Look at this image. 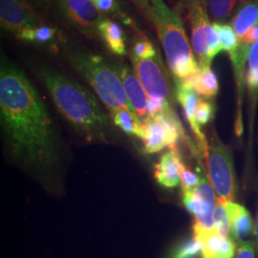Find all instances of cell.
Masks as SVG:
<instances>
[{
	"mask_svg": "<svg viewBox=\"0 0 258 258\" xmlns=\"http://www.w3.org/2000/svg\"><path fill=\"white\" fill-rule=\"evenodd\" d=\"M0 116L6 146L19 165L42 179L55 173L60 152L46 106L25 74L3 57Z\"/></svg>",
	"mask_w": 258,
	"mask_h": 258,
	"instance_id": "cell-1",
	"label": "cell"
},
{
	"mask_svg": "<svg viewBox=\"0 0 258 258\" xmlns=\"http://www.w3.org/2000/svg\"><path fill=\"white\" fill-rule=\"evenodd\" d=\"M37 77L50 94L55 107L89 143L103 142L109 119L92 93L80 83L49 66H40Z\"/></svg>",
	"mask_w": 258,
	"mask_h": 258,
	"instance_id": "cell-2",
	"label": "cell"
},
{
	"mask_svg": "<svg viewBox=\"0 0 258 258\" xmlns=\"http://www.w3.org/2000/svg\"><path fill=\"white\" fill-rule=\"evenodd\" d=\"M150 20L156 27L174 83L184 81L199 68L180 15L165 0H149Z\"/></svg>",
	"mask_w": 258,
	"mask_h": 258,
	"instance_id": "cell-3",
	"label": "cell"
},
{
	"mask_svg": "<svg viewBox=\"0 0 258 258\" xmlns=\"http://www.w3.org/2000/svg\"><path fill=\"white\" fill-rule=\"evenodd\" d=\"M64 54L67 61L92 87L110 113L121 108L132 109L120 78L111 63L74 44L65 47Z\"/></svg>",
	"mask_w": 258,
	"mask_h": 258,
	"instance_id": "cell-4",
	"label": "cell"
},
{
	"mask_svg": "<svg viewBox=\"0 0 258 258\" xmlns=\"http://www.w3.org/2000/svg\"><path fill=\"white\" fill-rule=\"evenodd\" d=\"M191 28V47L198 64H212L221 53L217 34L211 23L208 0H181Z\"/></svg>",
	"mask_w": 258,
	"mask_h": 258,
	"instance_id": "cell-5",
	"label": "cell"
},
{
	"mask_svg": "<svg viewBox=\"0 0 258 258\" xmlns=\"http://www.w3.org/2000/svg\"><path fill=\"white\" fill-rule=\"evenodd\" d=\"M208 170L212 187L219 200L234 202L236 196V182L231 150L215 140L209 147Z\"/></svg>",
	"mask_w": 258,
	"mask_h": 258,
	"instance_id": "cell-6",
	"label": "cell"
},
{
	"mask_svg": "<svg viewBox=\"0 0 258 258\" xmlns=\"http://www.w3.org/2000/svg\"><path fill=\"white\" fill-rule=\"evenodd\" d=\"M130 59L133 71L144 86L148 98L166 100L173 105L174 96L171 81L159 51L151 58L142 59L131 55Z\"/></svg>",
	"mask_w": 258,
	"mask_h": 258,
	"instance_id": "cell-7",
	"label": "cell"
},
{
	"mask_svg": "<svg viewBox=\"0 0 258 258\" xmlns=\"http://www.w3.org/2000/svg\"><path fill=\"white\" fill-rule=\"evenodd\" d=\"M58 17L83 35L98 36L104 17L93 0H52Z\"/></svg>",
	"mask_w": 258,
	"mask_h": 258,
	"instance_id": "cell-8",
	"label": "cell"
},
{
	"mask_svg": "<svg viewBox=\"0 0 258 258\" xmlns=\"http://www.w3.org/2000/svg\"><path fill=\"white\" fill-rule=\"evenodd\" d=\"M217 199L215 191L205 176L200 178V182L194 192L183 194V202L186 210L195 216L194 227L204 231H212L214 228V210Z\"/></svg>",
	"mask_w": 258,
	"mask_h": 258,
	"instance_id": "cell-9",
	"label": "cell"
},
{
	"mask_svg": "<svg viewBox=\"0 0 258 258\" xmlns=\"http://www.w3.org/2000/svg\"><path fill=\"white\" fill-rule=\"evenodd\" d=\"M0 24L5 32L18 37L42 23L26 0H0Z\"/></svg>",
	"mask_w": 258,
	"mask_h": 258,
	"instance_id": "cell-10",
	"label": "cell"
},
{
	"mask_svg": "<svg viewBox=\"0 0 258 258\" xmlns=\"http://www.w3.org/2000/svg\"><path fill=\"white\" fill-rule=\"evenodd\" d=\"M113 68L120 78L132 110L138 115L139 118L143 121L148 120V102L149 98L135 72L132 71L127 65L121 62L114 63Z\"/></svg>",
	"mask_w": 258,
	"mask_h": 258,
	"instance_id": "cell-11",
	"label": "cell"
},
{
	"mask_svg": "<svg viewBox=\"0 0 258 258\" xmlns=\"http://www.w3.org/2000/svg\"><path fill=\"white\" fill-rule=\"evenodd\" d=\"M194 237L201 245L202 258H233L236 255V243L231 237H224L213 229L204 231L194 226Z\"/></svg>",
	"mask_w": 258,
	"mask_h": 258,
	"instance_id": "cell-12",
	"label": "cell"
},
{
	"mask_svg": "<svg viewBox=\"0 0 258 258\" xmlns=\"http://www.w3.org/2000/svg\"><path fill=\"white\" fill-rule=\"evenodd\" d=\"M176 99L180 102L183 107L184 117L189 123V126L192 130L194 135L199 144V148L201 152L203 153L204 157L207 159L209 146L207 140L205 138L203 132L201 131V126L197 123L196 120V108L198 102L200 101L199 94L194 90V88L185 86L183 84H176Z\"/></svg>",
	"mask_w": 258,
	"mask_h": 258,
	"instance_id": "cell-13",
	"label": "cell"
},
{
	"mask_svg": "<svg viewBox=\"0 0 258 258\" xmlns=\"http://www.w3.org/2000/svg\"><path fill=\"white\" fill-rule=\"evenodd\" d=\"M184 169L178 149H169L162 155L155 166L154 176L158 184L166 188H173L182 183Z\"/></svg>",
	"mask_w": 258,
	"mask_h": 258,
	"instance_id": "cell-14",
	"label": "cell"
},
{
	"mask_svg": "<svg viewBox=\"0 0 258 258\" xmlns=\"http://www.w3.org/2000/svg\"><path fill=\"white\" fill-rule=\"evenodd\" d=\"M249 45L242 42L240 40L239 46L230 55L231 65L233 68L234 78L237 87V117L235 122V131L236 134L240 136L243 130L242 124V114H241V105H242V96H243V87L246 81V63L248 62V54H249Z\"/></svg>",
	"mask_w": 258,
	"mask_h": 258,
	"instance_id": "cell-15",
	"label": "cell"
},
{
	"mask_svg": "<svg viewBox=\"0 0 258 258\" xmlns=\"http://www.w3.org/2000/svg\"><path fill=\"white\" fill-rule=\"evenodd\" d=\"M194 88L200 96L206 99H212L219 91L217 76L212 69V64L199 65L198 70L184 81L175 83Z\"/></svg>",
	"mask_w": 258,
	"mask_h": 258,
	"instance_id": "cell-16",
	"label": "cell"
},
{
	"mask_svg": "<svg viewBox=\"0 0 258 258\" xmlns=\"http://www.w3.org/2000/svg\"><path fill=\"white\" fill-rule=\"evenodd\" d=\"M230 217V237L235 243L248 237L251 233L253 225L249 212L246 208L234 202L224 201Z\"/></svg>",
	"mask_w": 258,
	"mask_h": 258,
	"instance_id": "cell-17",
	"label": "cell"
},
{
	"mask_svg": "<svg viewBox=\"0 0 258 258\" xmlns=\"http://www.w3.org/2000/svg\"><path fill=\"white\" fill-rule=\"evenodd\" d=\"M99 36L103 40L108 50L116 55H124L126 54L125 36L120 25L110 19H102L99 25Z\"/></svg>",
	"mask_w": 258,
	"mask_h": 258,
	"instance_id": "cell-18",
	"label": "cell"
},
{
	"mask_svg": "<svg viewBox=\"0 0 258 258\" xmlns=\"http://www.w3.org/2000/svg\"><path fill=\"white\" fill-rule=\"evenodd\" d=\"M257 22L258 2L255 0H247L235 12L234 17L231 19V27L239 39H242Z\"/></svg>",
	"mask_w": 258,
	"mask_h": 258,
	"instance_id": "cell-19",
	"label": "cell"
},
{
	"mask_svg": "<svg viewBox=\"0 0 258 258\" xmlns=\"http://www.w3.org/2000/svg\"><path fill=\"white\" fill-rule=\"evenodd\" d=\"M146 133L144 141V151L147 154H154L168 147L166 129L156 118H148L144 121Z\"/></svg>",
	"mask_w": 258,
	"mask_h": 258,
	"instance_id": "cell-20",
	"label": "cell"
},
{
	"mask_svg": "<svg viewBox=\"0 0 258 258\" xmlns=\"http://www.w3.org/2000/svg\"><path fill=\"white\" fill-rule=\"evenodd\" d=\"M110 114L114 124L121 129L124 133L136 136L142 140L144 139L146 133V124L132 109L121 108Z\"/></svg>",
	"mask_w": 258,
	"mask_h": 258,
	"instance_id": "cell-21",
	"label": "cell"
},
{
	"mask_svg": "<svg viewBox=\"0 0 258 258\" xmlns=\"http://www.w3.org/2000/svg\"><path fill=\"white\" fill-rule=\"evenodd\" d=\"M55 35L56 28L40 24L23 31L17 37L25 42L44 46L51 44L54 41Z\"/></svg>",
	"mask_w": 258,
	"mask_h": 258,
	"instance_id": "cell-22",
	"label": "cell"
},
{
	"mask_svg": "<svg viewBox=\"0 0 258 258\" xmlns=\"http://www.w3.org/2000/svg\"><path fill=\"white\" fill-rule=\"evenodd\" d=\"M212 25L218 37L221 53L227 52L229 55H231L233 52H235L239 46L240 39L231 25L217 22H213Z\"/></svg>",
	"mask_w": 258,
	"mask_h": 258,
	"instance_id": "cell-23",
	"label": "cell"
},
{
	"mask_svg": "<svg viewBox=\"0 0 258 258\" xmlns=\"http://www.w3.org/2000/svg\"><path fill=\"white\" fill-rule=\"evenodd\" d=\"M237 0H208L210 18L213 22L225 23L236 6Z\"/></svg>",
	"mask_w": 258,
	"mask_h": 258,
	"instance_id": "cell-24",
	"label": "cell"
},
{
	"mask_svg": "<svg viewBox=\"0 0 258 258\" xmlns=\"http://www.w3.org/2000/svg\"><path fill=\"white\" fill-rule=\"evenodd\" d=\"M201 254V245L194 237L184 240L170 251L167 258H198Z\"/></svg>",
	"mask_w": 258,
	"mask_h": 258,
	"instance_id": "cell-25",
	"label": "cell"
},
{
	"mask_svg": "<svg viewBox=\"0 0 258 258\" xmlns=\"http://www.w3.org/2000/svg\"><path fill=\"white\" fill-rule=\"evenodd\" d=\"M214 228L218 231L222 236L228 238L230 237V217L229 212L227 210L226 204L224 201L217 199L215 210H214Z\"/></svg>",
	"mask_w": 258,
	"mask_h": 258,
	"instance_id": "cell-26",
	"label": "cell"
},
{
	"mask_svg": "<svg viewBox=\"0 0 258 258\" xmlns=\"http://www.w3.org/2000/svg\"><path fill=\"white\" fill-rule=\"evenodd\" d=\"M157 52L158 50L147 37H140L132 46L131 55L142 59H148L153 57L156 55Z\"/></svg>",
	"mask_w": 258,
	"mask_h": 258,
	"instance_id": "cell-27",
	"label": "cell"
},
{
	"mask_svg": "<svg viewBox=\"0 0 258 258\" xmlns=\"http://www.w3.org/2000/svg\"><path fill=\"white\" fill-rule=\"evenodd\" d=\"M246 83L249 89L251 107L252 109H254L258 100V69H247Z\"/></svg>",
	"mask_w": 258,
	"mask_h": 258,
	"instance_id": "cell-28",
	"label": "cell"
},
{
	"mask_svg": "<svg viewBox=\"0 0 258 258\" xmlns=\"http://www.w3.org/2000/svg\"><path fill=\"white\" fill-rule=\"evenodd\" d=\"M213 112H214V107L212 102L200 99L196 108V115H195L197 123L200 126L207 124L210 120H212Z\"/></svg>",
	"mask_w": 258,
	"mask_h": 258,
	"instance_id": "cell-29",
	"label": "cell"
},
{
	"mask_svg": "<svg viewBox=\"0 0 258 258\" xmlns=\"http://www.w3.org/2000/svg\"><path fill=\"white\" fill-rule=\"evenodd\" d=\"M173 109V105L166 100L149 98L148 102V118H155L157 116Z\"/></svg>",
	"mask_w": 258,
	"mask_h": 258,
	"instance_id": "cell-30",
	"label": "cell"
},
{
	"mask_svg": "<svg viewBox=\"0 0 258 258\" xmlns=\"http://www.w3.org/2000/svg\"><path fill=\"white\" fill-rule=\"evenodd\" d=\"M200 182V178L197 174L194 173L189 169H184L182 174V191L183 194H188L194 192L195 187L198 185Z\"/></svg>",
	"mask_w": 258,
	"mask_h": 258,
	"instance_id": "cell-31",
	"label": "cell"
},
{
	"mask_svg": "<svg viewBox=\"0 0 258 258\" xmlns=\"http://www.w3.org/2000/svg\"><path fill=\"white\" fill-rule=\"evenodd\" d=\"M236 258H255L253 241H238L236 243Z\"/></svg>",
	"mask_w": 258,
	"mask_h": 258,
	"instance_id": "cell-32",
	"label": "cell"
},
{
	"mask_svg": "<svg viewBox=\"0 0 258 258\" xmlns=\"http://www.w3.org/2000/svg\"><path fill=\"white\" fill-rule=\"evenodd\" d=\"M98 10L103 14H110L117 9L116 0H95L94 1Z\"/></svg>",
	"mask_w": 258,
	"mask_h": 258,
	"instance_id": "cell-33",
	"label": "cell"
},
{
	"mask_svg": "<svg viewBox=\"0 0 258 258\" xmlns=\"http://www.w3.org/2000/svg\"><path fill=\"white\" fill-rule=\"evenodd\" d=\"M242 42H244V43H246V44H248V45H251V44H253V43H255V42H257L258 41V22L253 26V27L251 28L250 30L249 31V33L245 36V37H243L242 39H240Z\"/></svg>",
	"mask_w": 258,
	"mask_h": 258,
	"instance_id": "cell-34",
	"label": "cell"
},
{
	"mask_svg": "<svg viewBox=\"0 0 258 258\" xmlns=\"http://www.w3.org/2000/svg\"><path fill=\"white\" fill-rule=\"evenodd\" d=\"M135 4L138 6L140 9L144 12L145 15L148 16V19H150V3L149 0H133Z\"/></svg>",
	"mask_w": 258,
	"mask_h": 258,
	"instance_id": "cell-35",
	"label": "cell"
},
{
	"mask_svg": "<svg viewBox=\"0 0 258 258\" xmlns=\"http://www.w3.org/2000/svg\"><path fill=\"white\" fill-rule=\"evenodd\" d=\"M254 237H255V249H256L258 256V212L256 222H255V226H254Z\"/></svg>",
	"mask_w": 258,
	"mask_h": 258,
	"instance_id": "cell-36",
	"label": "cell"
},
{
	"mask_svg": "<svg viewBox=\"0 0 258 258\" xmlns=\"http://www.w3.org/2000/svg\"><path fill=\"white\" fill-rule=\"evenodd\" d=\"M34 1L38 4H44V3H47L49 0H34Z\"/></svg>",
	"mask_w": 258,
	"mask_h": 258,
	"instance_id": "cell-37",
	"label": "cell"
},
{
	"mask_svg": "<svg viewBox=\"0 0 258 258\" xmlns=\"http://www.w3.org/2000/svg\"><path fill=\"white\" fill-rule=\"evenodd\" d=\"M255 1H256V2H258V0H255Z\"/></svg>",
	"mask_w": 258,
	"mask_h": 258,
	"instance_id": "cell-38",
	"label": "cell"
},
{
	"mask_svg": "<svg viewBox=\"0 0 258 258\" xmlns=\"http://www.w3.org/2000/svg\"><path fill=\"white\" fill-rule=\"evenodd\" d=\"M93 1H95V0H93Z\"/></svg>",
	"mask_w": 258,
	"mask_h": 258,
	"instance_id": "cell-39",
	"label": "cell"
}]
</instances>
